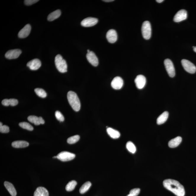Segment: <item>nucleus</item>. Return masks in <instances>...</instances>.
Wrapping results in <instances>:
<instances>
[{"instance_id":"a211bd4d","label":"nucleus","mask_w":196,"mask_h":196,"mask_svg":"<svg viewBox=\"0 0 196 196\" xmlns=\"http://www.w3.org/2000/svg\"><path fill=\"white\" fill-rule=\"evenodd\" d=\"M34 196H49V192L45 188L38 187L34 192Z\"/></svg>"},{"instance_id":"cd10ccee","label":"nucleus","mask_w":196,"mask_h":196,"mask_svg":"<svg viewBox=\"0 0 196 196\" xmlns=\"http://www.w3.org/2000/svg\"><path fill=\"white\" fill-rule=\"evenodd\" d=\"M126 147L129 152L134 154L136 152V148L134 144L131 141H128L126 144Z\"/></svg>"},{"instance_id":"20e7f679","label":"nucleus","mask_w":196,"mask_h":196,"mask_svg":"<svg viewBox=\"0 0 196 196\" xmlns=\"http://www.w3.org/2000/svg\"><path fill=\"white\" fill-rule=\"evenodd\" d=\"M141 31L143 37L146 40H149L151 38L152 28L150 22L146 21L143 23Z\"/></svg>"},{"instance_id":"c756f323","label":"nucleus","mask_w":196,"mask_h":196,"mask_svg":"<svg viewBox=\"0 0 196 196\" xmlns=\"http://www.w3.org/2000/svg\"><path fill=\"white\" fill-rule=\"evenodd\" d=\"M19 126L20 127L24 128V129H27L30 131H32L33 130V126L30 125V123H27V122H22L19 123Z\"/></svg>"},{"instance_id":"f8f14e48","label":"nucleus","mask_w":196,"mask_h":196,"mask_svg":"<svg viewBox=\"0 0 196 196\" xmlns=\"http://www.w3.org/2000/svg\"><path fill=\"white\" fill-rule=\"evenodd\" d=\"M136 87L139 89H142L144 88L146 83V78L144 75H139L136 77L135 79Z\"/></svg>"},{"instance_id":"423d86ee","label":"nucleus","mask_w":196,"mask_h":196,"mask_svg":"<svg viewBox=\"0 0 196 196\" xmlns=\"http://www.w3.org/2000/svg\"><path fill=\"white\" fill-rule=\"evenodd\" d=\"M57 158L63 162L73 160L75 157V154L68 152H62L57 156Z\"/></svg>"},{"instance_id":"2f4dec72","label":"nucleus","mask_w":196,"mask_h":196,"mask_svg":"<svg viewBox=\"0 0 196 196\" xmlns=\"http://www.w3.org/2000/svg\"><path fill=\"white\" fill-rule=\"evenodd\" d=\"M9 126L7 125H2V123H0V132L1 133H8L9 132Z\"/></svg>"},{"instance_id":"f257e3e1","label":"nucleus","mask_w":196,"mask_h":196,"mask_svg":"<svg viewBox=\"0 0 196 196\" xmlns=\"http://www.w3.org/2000/svg\"><path fill=\"white\" fill-rule=\"evenodd\" d=\"M164 187L177 196H184V186L179 181L172 179H167L163 181Z\"/></svg>"},{"instance_id":"aec40b11","label":"nucleus","mask_w":196,"mask_h":196,"mask_svg":"<svg viewBox=\"0 0 196 196\" xmlns=\"http://www.w3.org/2000/svg\"><path fill=\"white\" fill-rule=\"evenodd\" d=\"M182 141V138L181 136L177 137L172 139L168 142V145L170 148H175L177 147L181 143Z\"/></svg>"},{"instance_id":"473e14b6","label":"nucleus","mask_w":196,"mask_h":196,"mask_svg":"<svg viewBox=\"0 0 196 196\" xmlns=\"http://www.w3.org/2000/svg\"><path fill=\"white\" fill-rule=\"evenodd\" d=\"M140 189L139 188H135L130 191L129 194L126 196H137L139 193Z\"/></svg>"},{"instance_id":"4468645a","label":"nucleus","mask_w":196,"mask_h":196,"mask_svg":"<svg viewBox=\"0 0 196 196\" xmlns=\"http://www.w3.org/2000/svg\"><path fill=\"white\" fill-rule=\"evenodd\" d=\"M106 37L109 43H115L117 40V34L116 31L113 29L109 30L106 35Z\"/></svg>"},{"instance_id":"9b49d317","label":"nucleus","mask_w":196,"mask_h":196,"mask_svg":"<svg viewBox=\"0 0 196 196\" xmlns=\"http://www.w3.org/2000/svg\"><path fill=\"white\" fill-rule=\"evenodd\" d=\"M86 57L90 63L94 66H97L99 64V60L97 56L93 51H91L90 52L87 53Z\"/></svg>"},{"instance_id":"58836bf2","label":"nucleus","mask_w":196,"mask_h":196,"mask_svg":"<svg viewBox=\"0 0 196 196\" xmlns=\"http://www.w3.org/2000/svg\"><path fill=\"white\" fill-rule=\"evenodd\" d=\"M91 52V51L89 50V49H88L87 50V52L88 53H89Z\"/></svg>"},{"instance_id":"5701e85b","label":"nucleus","mask_w":196,"mask_h":196,"mask_svg":"<svg viewBox=\"0 0 196 196\" xmlns=\"http://www.w3.org/2000/svg\"><path fill=\"white\" fill-rule=\"evenodd\" d=\"M18 103V102L17 99H5L1 102L2 105L6 106V107H8L9 105L15 106L17 105Z\"/></svg>"},{"instance_id":"7c9ffc66","label":"nucleus","mask_w":196,"mask_h":196,"mask_svg":"<svg viewBox=\"0 0 196 196\" xmlns=\"http://www.w3.org/2000/svg\"><path fill=\"white\" fill-rule=\"evenodd\" d=\"M80 139V136L77 135L69 138L67 140V142L68 143L70 144H75Z\"/></svg>"},{"instance_id":"c9c22d12","label":"nucleus","mask_w":196,"mask_h":196,"mask_svg":"<svg viewBox=\"0 0 196 196\" xmlns=\"http://www.w3.org/2000/svg\"><path fill=\"white\" fill-rule=\"evenodd\" d=\"M105 1V2H112V1H114V0H104V1Z\"/></svg>"},{"instance_id":"4c0bfd02","label":"nucleus","mask_w":196,"mask_h":196,"mask_svg":"<svg viewBox=\"0 0 196 196\" xmlns=\"http://www.w3.org/2000/svg\"><path fill=\"white\" fill-rule=\"evenodd\" d=\"M193 49L194 52H196V46H193Z\"/></svg>"},{"instance_id":"412c9836","label":"nucleus","mask_w":196,"mask_h":196,"mask_svg":"<svg viewBox=\"0 0 196 196\" xmlns=\"http://www.w3.org/2000/svg\"><path fill=\"white\" fill-rule=\"evenodd\" d=\"M29 144L28 142L24 141H15L12 143V147L17 148L27 147H28Z\"/></svg>"},{"instance_id":"f3484780","label":"nucleus","mask_w":196,"mask_h":196,"mask_svg":"<svg viewBox=\"0 0 196 196\" xmlns=\"http://www.w3.org/2000/svg\"><path fill=\"white\" fill-rule=\"evenodd\" d=\"M28 120L30 123H33L35 125H38L41 124H43L45 123L44 120L41 117H38L35 115H30L28 117Z\"/></svg>"},{"instance_id":"39448f33","label":"nucleus","mask_w":196,"mask_h":196,"mask_svg":"<svg viewBox=\"0 0 196 196\" xmlns=\"http://www.w3.org/2000/svg\"><path fill=\"white\" fill-rule=\"evenodd\" d=\"M181 63L186 71L192 74L195 73L196 71L195 66L190 61L186 59H183L181 61Z\"/></svg>"},{"instance_id":"dca6fc26","label":"nucleus","mask_w":196,"mask_h":196,"mask_svg":"<svg viewBox=\"0 0 196 196\" xmlns=\"http://www.w3.org/2000/svg\"><path fill=\"white\" fill-rule=\"evenodd\" d=\"M30 30H31V26L29 24H27L19 31L18 35L19 37L20 38H25L27 37L29 35Z\"/></svg>"},{"instance_id":"0eeeda50","label":"nucleus","mask_w":196,"mask_h":196,"mask_svg":"<svg viewBox=\"0 0 196 196\" xmlns=\"http://www.w3.org/2000/svg\"><path fill=\"white\" fill-rule=\"evenodd\" d=\"M164 64L168 75L171 78L174 77L176 72L172 62L169 59H166L164 61Z\"/></svg>"},{"instance_id":"7ed1b4c3","label":"nucleus","mask_w":196,"mask_h":196,"mask_svg":"<svg viewBox=\"0 0 196 196\" xmlns=\"http://www.w3.org/2000/svg\"><path fill=\"white\" fill-rule=\"evenodd\" d=\"M54 62L56 67L59 72L62 73L67 72V65L66 62L60 54H57L56 56Z\"/></svg>"},{"instance_id":"1a4fd4ad","label":"nucleus","mask_w":196,"mask_h":196,"mask_svg":"<svg viewBox=\"0 0 196 196\" xmlns=\"http://www.w3.org/2000/svg\"><path fill=\"white\" fill-rule=\"evenodd\" d=\"M187 17V11L185 9H181L178 11L173 17V21L176 22H179L186 20Z\"/></svg>"},{"instance_id":"2eb2a0df","label":"nucleus","mask_w":196,"mask_h":196,"mask_svg":"<svg viewBox=\"0 0 196 196\" xmlns=\"http://www.w3.org/2000/svg\"><path fill=\"white\" fill-rule=\"evenodd\" d=\"M41 62L39 59H34L29 62L27 63V66L32 70H36L40 68Z\"/></svg>"},{"instance_id":"6ab92c4d","label":"nucleus","mask_w":196,"mask_h":196,"mask_svg":"<svg viewBox=\"0 0 196 196\" xmlns=\"http://www.w3.org/2000/svg\"><path fill=\"white\" fill-rule=\"evenodd\" d=\"M5 187L12 196L17 195V192L13 185L11 183L6 181L4 182Z\"/></svg>"},{"instance_id":"a878e982","label":"nucleus","mask_w":196,"mask_h":196,"mask_svg":"<svg viewBox=\"0 0 196 196\" xmlns=\"http://www.w3.org/2000/svg\"><path fill=\"white\" fill-rule=\"evenodd\" d=\"M91 184L90 181H87L81 187H80L79 189V192L80 194H83L89 190L90 188L91 187Z\"/></svg>"},{"instance_id":"9d476101","label":"nucleus","mask_w":196,"mask_h":196,"mask_svg":"<svg viewBox=\"0 0 196 196\" xmlns=\"http://www.w3.org/2000/svg\"><path fill=\"white\" fill-rule=\"evenodd\" d=\"M21 53V50L19 49L10 50L6 53L5 56L7 59H16L19 57Z\"/></svg>"},{"instance_id":"f704fd0d","label":"nucleus","mask_w":196,"mask_h":196,"mask_svg":"<svg viewBox=\"0 0 196 196\" xmlns=\"http://www.w3.org/2000/svg\"><path fill=\"white\" fill-rule=\"evenodd\" d=\"M38 1L37 0H25L24 1L26 5L30 6L38 2Z\"/></svg>"},{"instance_id":"4be33fe9","label":"nucleus","mask_w":196,"mask_h":196,"mask_svg":"<svg viewBox=\"0 0 196 196\" xmlns=\"http://www.w3.org/2000/svg\"><path fill=\"white\" fill-rule=\"evenodd\" d=\"M107 134L111 137L113 139H117L120 137V134L118 131L113 128H107Z\"/></svg>"},{"instance_id":"ddd939ff","label":"nucleus","mask_w":196,"mask_h":196,"mask_svg":"<svg viewBox=\"0 0 196 196\" xmlns=\"http://www.w3.org/2000/svg\"><path fill=\"white\" fill-rule=\"evenodd\" d=\"M123 84V80L121 77L117 76L114 78L111 82V86L115 89H121Z\"/></svg>"},{"instance_id":"e433bc0d","label":"nucleus","mask_w":196,"mask_h":196,"mask_svg":"<svg viewBox=\"0 0 196 196\" xmlns=\"http://www.w3.org/2000/svg\"><path fill=\"white\" fill-rule=\"evenodd\" d=\"M163 0H157L156 1L157 2H158L159 3H160L163 2Z\"/></svg>"},{"instance_id":"c85d7f7f","label":"nucleus","mask_w":196,"mask_h":196,"mask_svg":"<svg viewBox=\"0 0 196 196\" xmlns=\"http://www.w3.org/2000/svg\"><path fill=\"white\" fill-rule=\"evenodd\" d=\"M35 92L38 96L41 98H45L47 96V94L44 89L41 88H36L34 90Z\"/></svg>"},{"instance_id":"f03ea898","label":"nucleus","mask_w":196,"mask_h":196,"mask_svg":"<svg viewBox=\"0 0 196 196\" xmlns=\"http://www.w3.org/2000/svg\"><path fill=\"white\" fill-rule=\"evenodd\" d=\"M67 99L69 104L75 111L78 112L80 110L81 104L76 93L73 91H69L67 94Z\"/></svg>"},{"instance_id":"ea45409f","label":"nucleus","mask_w":196,"mask_h":196,"mask_svg":"<svg viewBox=\"0 0 196 196\" xmlns=\"http://www.w3.org/2000/svg\"><path fill=\"white\" fill-rule=\"evenodd\" d=\"M53 158H57V156H54V157H53Z\"/></svg>"},{"instance_id":"393cba45","label":"nucleus","mask_w":196,"mask_h":196,"mask_svg":"<svg viewBox=\"0 0 196 196\" xmlns=\"http://www.w3.org/2000/svg\"><path fill=\"white\" fill-rule=\"evenodd\" d=\"M61 14V11L59 9H57L49 14L47 17L48 20L49 21H52L59 18L60 17Z\"/></svg>"},{"instance_id":"b1692460","label":"nucleus","mask_w":196,"mask_h":196,"mask_svg":"<svg viewBox=\"0 0 196 196\" xmlns=\"http://www.w3.org/2000/svg\"><path fill=\"white\" fill-rule=\"evenodd\" d=\"M168 112H165L160 115L157 118V123L158 125L163 124L168 120Z\"/></svg>"},{"instance_id":"6e6552de","label":"nucleus","mask_w":196,"mask_h":196,"mask_svg":"<svg viewBox=\"0 0 196 196\" xmlns=\"http://www.w3.org/2000/svg\"><path fill=\"white\" fill-rule=\"evenodd\" d=\"M98 22V19L94 17H88L83 19L81 22V25L84 27H91L95 25Z\"/></svg>"},{"instance_id":"bb28decb","label":"nucleus","mask_w":196,"mask_h":196,"mask_svg":"<svg viewBox=\"0 0 196 196\" xmlns=\"http://www.w3.org/2000/svg\"><path fill=\"white\" fill-rule=\"evenodd\" d=\"M77 184V182L75 181H72L67 184L65 187V189L67 192H71L75 189V186Z\"/></svg>"},{"instance_id":"72a5a7b5","label":"nucleus","mask_w":196,"mask_h":196,"mask_svg":"<svg viewBox=\"0 0 196 196\" xmlns=\"http://www.w3.org/2000/svg\"><path fill=\"white\" fill-rule=\"evenodd\" d=\"M56 118L60 122H63L64 120V118L63 115L59 111H57L55 113Z\"/></svg>"}]
</instances>
